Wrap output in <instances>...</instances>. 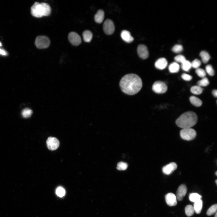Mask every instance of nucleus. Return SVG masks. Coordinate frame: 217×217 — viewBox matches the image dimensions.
Instances as JSON below:
<instances>
[{"label": "nucleus", "mask_w": 217, "mask_h": 217, "mask_svg": "<svg viewBox=\"0 0 217 217\" xmlns=\"http://www.w3.org/2000/svg\"><path fill=\"white\" fill-rule=\"evenodd\" d=\"M174 60L176 62L181 63V64L186 60L184 56L181 55L176 56L175 57Z\"/></svg>", "instance_id": "obj_34"}, {"label": "nucleus", "mask_w": 217, "mask_h": 217, "mask_svg": "<svg viewBox=\"0 0 217 217\" xmlns=\"http://www.w3.org/2000/svg\"><path fill=\"white\" fill-rule=\"evenodd\" d=\"M33 111L28 108H25L22 112V116L25 118L30 117Z\"/></svg>", "instance_id": "obj_29"}, {"label": "nucleus", "mask_w": 217, "mask_h": 217, "mask_svg": "<svg viewBox=\"0 0 217 217\" xmlns=\"http://www.w3.org/2000/svg\"><path fill=\"white\" fill-rule=\"evenodd\" d=\"M68 39L70 42L74 46H78L81 42V38L80 36L78 34L73 32L69 34Z\"/></svg>", "instance_id": "obj_10"}, {"label": "nucleus", "mask_w": 217, "mask_h": 217, "mask_svg": "<svg viewBox=\"0 0 217 217\" xmlns=\"http://www.w3.org/2000/svg\"><path fill=\"white\" fill-rule=\"evenodd\" d=\"M212 94L215 97L217 96V91L216 90H214L212 92Z\"/></svg>", "instance_id": "obj_38"}, {"label": "nucleus", "mask_w": 217, "mask_h": 217, "mask_svg": "<svg viewBox=\"0 0 217 217\" xmlns=\"http://www.w3.org/2000/svg\"><path fill=\"white\" fill-rule=\"evenodd\" d=\"M189 100L191 103L195 106L199 107L201 106L202 104L201 100L195 96L191 97Z\"/></svg>", "instance_id": "obj_20"}, {"label": "nucleus", "mask_w": 217, "mask_h": 217, "mask_svg": "<svg viewBox=\"0 0 217 217\" xmlns=\"http://www.w3.org/2000/svg\"><path fill=\"white\" fill-rule=\"evenodd\" d=\"M47 147L49 150L51 151H54L58 148L60 145V142L59 140L56 138L53 137H49L47 140Z\"/></svg>", "instance_id": "obj_8"}, {"label": "nucleus", "mask_w": 217, "mask_h": 217, "mask_svg": "<svg viewBox=\"0 0 217 217\" xmlns=\"http://www.w3.org/2000/svg\"><path fill=\"white\" fill-rule=\"evenodd\" d=\"M209 84V81L208 79L206 77H204L202 79L197 82V85L201 87H206Z\"/></svg>", "instance_id": "obj_26"}, {"label": "nucleus", "mask_w": 217, "mask_h": 217, "mask_svg": "<svg viewBox=\"0 0 217 217\" xmlns=\"http://www.w3.org/2000/svg\"><path fill=\"white\" fill-rule=\"evenodd\" d=\"M180 66L176 62L171 64L169 67V71L171 73H176L179 71Z\"/></svg>", "instance_id": "obj_17"}, {"label": "nucleus", "mask_w": 217, "mask_h": 217, "mask_svg": "<svg viewBox=\"0 0 217 217\" xmlns=\"http://www.w3.org/2000/svg\"><path fill=\"white\" fill-rule=\"evenodd\" d=\"M167 86L163 82L161 81H156L153 84L152 89L155 93L159 94H163L167 90Z\"/></svg>", "instance_id": "obj_6"}, {"label": "nucleus", "mask_w": 217, "mask_h": 217, "mask_svg": "<svg viewBox=\"0 0 217 217\" xmlns=\"http://www.w3.org/2000/svg\"><path fill=\"white\" fill-rule=\"evenodd\" d=\"M215 217H217V213H216V214L215 215Z\"/></svg>", "instance_id": "obj_39"}, {"label": "nucleus", "mask_w": 217, "mask_h": 217, "mask_svg": "<svg viewBox=\"0 0 217 217\" xmlns=\"http://www.w3.org/2000/svg\"><path fill=\"white\" fill-rule=\"evenodd\" d=\"M172 51L176 53H179L182 52L183 50V47L181 45L177 44L175 45L172 48Z\"/></svg>", "instance_id": "obj_32"}, {"label": "nucleus", "mask_w": 217, "mask_h": 217, "mask_svg": "<svg viewBox=\"0 0 217 217\" xmlns=\"http://www.w3.org/2000/svg\"><path fill=\"white\" fill-rule=\"evenodd\" d=\"M200 56L201 57L202 62L205 63H207L210 59V56L209 54L206 51H203L200 53Z\"/></svg>", "instance_id": "obj_21"}, {"label": "nucleus", "mask_w": 217, "mask_h": 217, "mask_svg": "<svg viewBox=\"0 0 217 217\" xmlns=\"http://www.w3.org/2000/svg\"><path fill=\"white\" fill-rule=\"evenodd\" d=\"M50 41L49 38L46 36H40L37 37L35 41L36 47L40 49H45L50 45Z\"/></svg>", "instance_id": "obj_5"}, {"label": "nucleus", "mask_w": 217, "mask_h": 217, "mask_svg": "<svg viewBox=\"0 0 217 217\" xmlns=\"http://www.w3.org/2000/svg\"><path fill=\"white\" fill-rule=\"evenodd\" d=\"M104 18V12L102 10H99L94 17V20L96 22L98 23H101L103 22Z\"/></svg>", "instance_id": "obj_16"}, {"label": "nucleus", "mask_w": 217, "mask_h": 217, "mask_svg": "<svg viewBox=\"0 0 217 217\" xmlns=\"http://www.w3.org/2000/svg\"><path fill=\"white\" fill-rule=\"evenodd\" d=\"M181 77L183 80L187 81H190L193 78L192 77L191 75L186 73L182 74Z\"/></svg>", "instance_id": "obj_36"}, {"label": "nucleus", "mask_w": 217, "mask_h": 217, "mask_svg": "<svg viewBox=\"0 0 217 217\" xmlns=\"http://www.w3.org/2000/svg\"><path fill=\"white\" fill-rule=\"evenodd\" d=\"M215 182H216V184H217V180H216Z\"/></svg>", "instance_id": "obj_42"}, {"label": "nucleus", "mask_w": 217, "mask_h": 217, "mask_svg": "<svg viewBox=\"0 0 217 217\" xmlns=\"http://www.w3.org/2000/svg\"><path fill=\"white\" fill-rule=\"evenodd\" d=\"M138 54L140 58L142 59H147L149 56V53L147 47L143 44H140L137 48Z\"/></svg>", "instance_id": "obj_9"}, {"label": "nucleus", "mask_w": 217, "mask_h": 217, "mask_svg": "<svg viewBox=\"0 0 217 217\" xmlns=\"http://www.w3.org/2000/svg\"><path fill=\"white\" fill-rule=\"evenodd\" d=\"M191 92L193 94L195 95H199L201 94L203 92L202 88L198 86H193L191 89Z\"/></svg>", "instance_id": "obj_23"}, {"label": "nucleus", "mask_w": 217, "mask_h": 217, "mask_svg": "<svg viewBox=\"0 0 217 217\" xmlns=\"http://www.w3.org/2000/svg\"><path fill=\"white\" fill-rule=\"evenodd\" d=\"M177 165L174 162L171 163L164 166L162 168L163 173L166 175H170L177 168Z\"/></svg>", "instance_id": "obj_12"}, {"label": "nucleus", "mask_w": 217, "mask_h": 217, "mask_svg": "<svg viewBox=\"0 0 217 217\" xmlns=\"http://www.w3.org/2000/svg\"><path fill=\"white\" fill-rule=\"evenodd\" d=\"M121 90L125 94L134 95L137 93L142 86V80L138 75L133 74L126 75L120 82Z\"/></svg>", "instance_id": "obj_1"}, {"label": "nucleus", "mask_w": 217, "mask_h": 217, "mask_svg": "<svg viewBox=\"0 0 217 217\" xmlns=\"http://www.w3.org/2000/svg\"><path fill=\"white\" fill-rule=\"evenodd\" d=\"M191 67V63L188 60H186L182 64V68L185 71H189Z\"/></svg>", "instance_id": "obj_25"}, {"label": "nucleus", "mask_w": 217, "mask_h": 217, "mask_svg": "<svg viewBox=\"0 0 217 217\" xmlns=\"http://www.w3.org/2000/svg\"><path fill=\"white\" fill-rule=\"evenodd\" d=\"M196 131L191 128L183 129L180 132V136L183 140L187 141L193 140L196 137Z\"/></svg>", "instance_id": "obj_4"}, {"label": "nucleus", "mask_w": 217, "mask_h": 217, "mask_svg": "<svg viewBox=\"0 0 217 217\" xmlns=\"http://www.w3.org/2000/svg\"><path fill=\"white\" fill-rule=\"evenodd\" d=\"M51 12V9L47 3H40L35 2L32 6L31 12L32 15L37 18H41L43 16H49Z\"/></svg>", "instance_id": "obj_3"}, {"label": "nucleus", "mask_w": 217, "mask_h": 217, "mask_svg": "<svg viewBox=\"0 0 217 217\" xmlns=\"http://www.w3.org/2000/svg\"><path fill=\"white\" fill-rule=\"evenodd\" d=\"M217 204L214 205L210 207L208 210L207 213V215L208 216H212L217 212Z\"/></svg>", "instance_id": "obj_27"}, {"label": "nucleus", "mask_w": 217, "mask_h": 217, "mask_svg": "<svg viewBox=\"0 0 217 217\" xmlns=\"http://www.w3.org/2000/svg\"><path fill=\"white\" fill-rule=\"evenodd\" d=\"M187 189L186 185L182 184L178 188L176 193L177 199L179 201H182L187 192Z\"/></svg>", "instance_id": "obj_13"}, {"label": "nucleus", "mask_w": 217, "mask_h": 217, "mask_svg": "<svg viewBox=\"0 0 217 217\" xmlns=\"http://www.w3.org/2000/svg\"><path fill=\"white\" fill-rule=\"evenodd\" d=\"M165 199L167 205L170 206H174L177 205V199L175 195L170 193L165 195Z\"/></svg>", "instance_id": "obj_11"}, {"label": "nucleus", "mask_w": 217, "mask_h": 217, "mask_svg": "<svg viewBox=\"0 0 217 217\" xmlns=\"http://www.w3.org/2000/svg\"><path fill=\"white\" fill-rule=\"evenodd\" d=\"M201 65V62L200 60L198 59H195L191 63V67L197 69L199 68Z\"/></svg>", "instance_id": "obj_35"}, {"label": "nucleus", "mask_w": 217, "mask_h": 217, "mask_svg": "<svg viewBox=\"0 0 217 217\" xmlns=\"http://www.w3.org/2000/svg\"><path fill=\"white\" fill-rule=\"evenodd\" d=\"M103 29L106 34L107 35L112 34L115 30V25L113 22L109 19H107L104 24Z\"/></svg>", "instance_id": "obj_7"}, {"label": "nucleus", "mask_w": 217, "mask_h": 217, "mask_svg": "<svg viewBox=\"0 0 217 217\" xmlns=\"http://www.w3.org/2000/svg\"><path fill=\"white\" fill-rule=\"evenodd\" d=\"M206 71L208 74L210 76H213L214 75L215 73L212 66L210 65H207L205 68Z\"/></svg>", "instance_id": "obj_33"}, {"label": "nucleus", "mask_w": 217, "mask_h": 217, "mask_svg": "<svg viewBox=\"0 0 217 217\" xmlns=\"http://www.w3.org/2000/svg\"><path fill=\"white\" fill-rule=\"evenodd\" d=\"M0 54L3 56H6L7 55V53L5 50L0 49Z\"/></svg>", "instance_id": "obj_37"}, {"label": "nucleus", "mask_w": 217, "mask_h": 217, "mask_svg": "<svg viewBox=\"0 0 217 217\" xmlns=\"http://www.w3.org/2000/svg\"><path fill=\"white\" fill-rule=\"evenodd\" d=\"M128 167L127 164L125 162H121L118 163L117 169L119 170H125Z\"/></svg>", "instance_id": "obj_30"}, {"label": "nucleus", "mask_w": 217, "mask_h": 217, "mask_svg": "<svg viewBox=\"0 0 217 217\" xmlns=\"http://www.w3.org/2000/svg\"><path fill=\"white\" fill-rule=\"evenodd\" d=\"M56 193L57 196L62 197L65 195V190L62 187L59 186L56 189Z\"/></svg>", "instance_id": "obj_28"}, {"label": "nucleus", "mask_w": 217, "mask_h": 217, "mask_svg": "<svg viewBox=\"0 0 217 217\" xmlns=\"http://www.w3.org/2000/svg\"><path fill=\"white\" fill-rule=\"evenodd\" d=\"M217 171H216V173H215V174H216V176H217Z\"/></svg>", "instance_id": "obj_41"}, {"label": "nucleus", "mask_w": 217, "mask_h": 217, "mask_svg": "<svg viewBox=\"0 0 217 217\" xmlns=\"http://www.w3.org/2000/svg\"><path fill=\"white\" fill-rule=\"evenodd\" d=\"M196 73L199 77L203 78L205 77L206 75V72L203 69L199 68L196 69Z\"/></svg>", "instance_id": "obj_31"}, {"label": "nucleus", "mask_w": 217, "mask_h": 217, "mask_svg": "<svg viewBox=\"0 0 217 217\" xmlns=\"http://www.w3.org/2000/svg\"><path fill=\"white\" fill-rule=\"evenodd\" d=\"M201 197L202 196L201 195L196 193L191 194L189 196L190 201L194 203L201 199Z\"/></svg>", "instance_id": "obj_24"}, {"label": "nucleus", "mask_w": 217, "mask_h": 217, "mask_svg": "<svg viewBox=\"0 0 217 217\" xmlns=\"http://www.w3.org/2000/svg\"><path fill=\"white\" fill-rule=\"evenodd\" d=\"M121 36L123 40L127 43H131L134 40V38L131 35L130 32L126 30L122 31Z\"/></svg>", "instance_id": "obj_15"}, {"label": "nucleus", "mask_w": 217, "mask_h": 217, "mask_svg": "<svg viewBox=\"0 0 217 217\" xmlns=\"http://www.w3.org/2000/svg\"><path fill=\"white\" fill-rule=\"evenodd\" d=\"M83 36L85 41L90 42L92 39L93 34L91 31L86 30L83 33Z\"/></svg>", "instance_id": "obj_19"}, {"label": "nucleus", "mask_w": 217, "mask_h": 217, "mask_svg": "<svg viewBox=\"0 0 217 217\" xmlns=\"http://www.w3.org/2000/svg\"><path fill=\"white\" fill-rule=\"evenodd\" d=\"M168 62L166 59L162 58L159 59L155 62V67L159 70H163L167 66Z\"/></svg>", "instance_id": "obj_14"}, {"label": "nucleus", "mask_w": 217, "mask_h": 217, "mask_svg": "<svg viewBox=\"0 0 217 217\" xmlns=\"http://www.w3.org/2000/svg\"><path fill=\"white\" fill-rule=\"evenodd\" d=\"M203 207V201L201 199L195 202L194 208L195 211L197 214H200Z\"/></svg>", "instance_id": "obj_18"}, {"label": "nucleus", "mask_w": 217, "mask_h": 217, "mask_svg": "<svg viewBox=\"0 0 217 217\" xmlns=\"http://www.w3.org/2000/svg\"><path fill=\"white\" fill-rule=\"evenodd\" d=\"M197 117L195 113L189 111L183 114L176 121L177 125L182 129L191 128L195 125Z\"/></svg>", "instance_id": "obj_2"}, {"label": "nucleus", "mask_w": 217, "mask_h": 217, "mask_svg": "<svg viewBox=\"0 0 217 217\" xmlns=\"http://www.w3.org/2000/svg\"><path fill=\"white\" fill-rule=\"evenodd\" d=\"M185 212L186 214L188 217L193 216L195 212L194 207L191 205H188L185 208Z\"/></svg>", "instance_id": "obj_22"}, {"label": "nucleus", "mask_w": 217, "mask_h": 217, "mask_svg": "<svg viewBox=\"0 0 217 217\" xmlns=\"http://www.w3.org/2000/svg\"><path fill=\"white\" fill-rule=\"evenodd\" d=\"M2 45V44L1 42H0V46H1Z\"/></svg>", "instance_id": "obj_40"}]
</instances>
